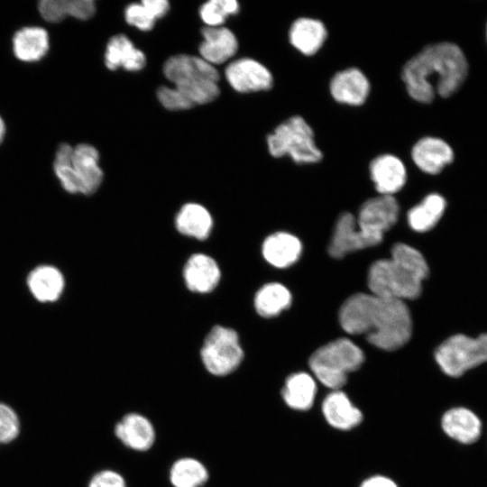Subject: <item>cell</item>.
<instances>
[{
	"mask_svg": "<svg viewBox=\"0 0 487 487\" xmlns=\"http://www.w3.org/2000/svg\"><path fill=\"white\" fill-rule=\"evenodd\" d=\"M239 12V4L235 0H211L201 5L199 14L209 27L220 26L231 14Z\"/></svg>",
	"mask_w": 487,
	"mask_h": 487,
	"instance_id": "e575fe53",
	"label": "cell"
},
{
	"mask_svg": "<svg viewBox=\"0 0 487 487\" xmlns=\"http://www.w3.org/2000/svg\"><path fill=\"white\" fill-rule=\"evenodd\" d=\"M165 77L175 86L197 80H219L218 71L201 57L179 54L170 57L163 66Z\"/></svg>",
	"mask_w": 487,
	"mask_h": 487,
	"instance_id": "4fadbf2b",
	"label": "cell"
},
{
	"mask_svg": "<svg viewBox=\"0 0 487 487\" xmlns=\"http://www.w3.org/2000/svg\"><path fill=\"white\" fill-rule=\"evenodd\" d=\"M439 427L447 439L464 446L475 445L484 433V424L479 415L462 405L453 406L443 411Z\"/></svg>",
	"mask_w": 487,
	"mask_h": 487,
	"instance_id": "9c48e42d",
	"label": "cell"
},
{
	"mask_svg": "<svg viewBox=\"0 0 487 487\" xmlns=\"http://www.w3.org/2000/svg\"><path fill=\"white\" fill-rule=\"evenodd\" d=\"M88 487H127V483L120 473L111 469H105L99 471L91 478Z\"/></svg>",
	"mask_w": 487,
	"mask_h": 487,
	"instance_id": "74e56055",
	"label": "cell"
},
{
	"mask_svg": "<svg viewBox=\"0 0 487 487\" xmlns=\"http://www.w3.org/2000/svg\"><path fill=\"white\" fill-rule=\"evenodd\" d=\"M468 62L462 49L453 42L429 44L403 66L401 79L409 96L422 103H431L436 94L449 97L466 79Z\"/></svg>",
	"mask_w": 487,
	"mask_h": 487,
	"instance_id": "7a4b0ae2",
	"label": "cell"
},
{
	"mask_svg": "<svg viewBox=\"0 0 487 487\" xmlns=\"http://www.w3.org/2000/svg\"><path fill=\"white\" fill-rule=\"evenodd\" d=\"M302 251L300 241L294 235L278 232L268 236L262 244V255L272 266L289 267L298 261Z\"/></svg>",
	"mask_w": 487,
	"mask_h": 487,
	"instance_id": "7402d4cb",
	"label": "cell"
},
{
	"mask_svg": "<svg viewBox=\"0 0 487 487\" xmlns=\"http://www.w3.org/2000/svg\"><path fill=\"white\" fill-rule=\"evenodd\" d=\"M446 206V199L441 195L437 193L427 195L408 212L409 226L417 232L432 229L443 216Z\"/></svg>",
	"mask_w": 487,
	"mask_h": 487,
	"instance_id": "f546056e",
	"label": "cell"
},
{
	"mask_svg": "<svg viewBox=\"0 0 487 487\" xmlns=\"http://www.w3.org/2000/svg\"><path fill=\"white\" fill-rule=\"evenodd\" d=\"M201 32L204 41L199 45V53L211 65L221 64L236 53L238 41L229 29L207 26Z\"/></svg>",
	"mask_w": 487,
	"mask_h": 487,
	"instance_id": "ac0fdd59",
	"label": "cell"
},
{
	"mask_svg": "<svg viewBox=\"0 0 487 487\" xmlns=\"http://www.w3.org/2000/svg\"><path fill=\"white\" fill-rule=\"evenodd\" d=\"M192 105H203L213 101L219 95L217 82L197 80L175 86Z\"/></svg>",
	"mask_w": 487,
	"mask_h": 487,
	"instance_id": "836d02e7",
	"label": "cell"
},
{
	"mask_svg": "<svg viewBox=\"0 0 487 487\" xmlns=\"http://www.w3.org/2000/svg\"><path fill=\"white\" fill-rule=\"evenodd\" d=\"M38 10L47 22L59 23L67 16L87 20L94 15L96 5L92 0H42Z\"/></svg>",
	"mask_w": 487,
	"mask_h": 487,
	"instance_id": "4316f807",
	"label": "cell"
},
{
	"mask_svg": "<svg viewBox=\"0 0 487 487\" xmlns=\"http://www.w3.org/2000/svg\"><path fill=\"white\" fill-rule=\"evenodd\" d=\"M170 9L166 0H143L140 4H131L124 11L126 22L139 30L153 28L156 19L164 16Z\"/></svg>",
	"mask_w": 487,
	"mask_h": 487,
	"instance_id": "1f68e13d",
	"label": "cell"
},
{
	"mask_svg": "<svg viewBox=\"0 0 487 487\" xmlns=\"http://www.w3.org/2000/svg\"><path fill=\"white\" fill-rule=\"evenodd\" d=\"M73 147L61 143L55 154L53 170L62 188L69 193H78V181L72 166Z\"/></svg>",
	"mask_w": 487,
	"mask_h": 487,
	"instance_id": "d6a6232c",
	"label": "cell"
},
{
	"mask_svg": "<svg viewBox=\"0 0 487 487\" xmlns=\"http://www.w3.org/2000/svg\"><path fill=\"white\" fill-rule=\"evenodd\" d=\"M435 360L446 376L460 379L487 363V334L477 337L452 335L436 348Z\"/></svg>",
	"mask_w": 487,
	"mask_h": 487,
	"instance_id": "8992f818",
	"label": "cell"
},
{
	"mask_svg": "<svg viewBox=\"0 0 487 487\" xmlns=\"http://www.w3.org/2000/svg\"><path fill=\"white\" fill-rule=\"evenodd\" d=\"M267 144L271 156L289 155L296 163H317L323 158L313 129L300 115H293L280 124L267 136Z\"/></svg>",
	"mask_w": 487,
	"mask_h": 487,
	"instance_id": "5b68a950",
	"label": "cell"
},
{
	"mask_svg": "<svg viewBox=\"0 0 487 487\" xmlns=\"http://www.w3.org/2000/svg\"><path fill=\"white\" fill-rule=\"evenodd\" d=\"M363 351L351 340L338 338L318 349L309 358V367L326 387L336 391L346 382L347 374L363 363Z\"/></svg>",
	"mask_w": 487,
	"mask_h": 487,
	"instance_id": "277c9868",
	"label": "cell"
},
{
	"mask_svg": "<svg viewBox=\"0 0 487 487\" xmlns=\"http://www.w3.org/2000/svg\"><path fill=\"white\" fill-rule=\"evenodd\" d=\"M411 158L420 170L435 175L453 162L455 153L453 148L443 139L426 136L413 145Z\"/></svg>",
	"mask_w": 487,
	"mask_h": 487,
	"instance_id": "5bb4252c",
	"label": "cell"
},
{
	"mask_svg": "<svg viewBox=\"0 0 487 487\" xmlns=\"http://www.w3.org/2000/svg\"><path fill=\"white\" fill-rule=\"evenodd\" d=\"M208 479L207 466L195 457H180L173 462L169 470L172 487H203Z\"/></svg>",
	"mask_w": 487,
	"mask_h": 487,
	"instance_id": "f1b7e54d",
	"label": "cell"
},
{
	"mask_svg": "<svg viewBox=\"0 0 487 487\" xmlns=\"http://www.w3.org/2000/svg\"><path fill=\"white\" fill-rule=\"evenodd\" d=\"M225 78L231 87L241 93L265 91L273 85L271 71L250 58L239 59L229 64L225 69Z\"/></svg>",
	"mask_w": 487,
	"mask_h": 487,
	"instance_id": "30bf717a",
	"label": "cell"
},
{
	"mask_svg": "<svg viewBox=\"0 0 487 487\" xmlns=\"http://www.w3.org/2000/svg\"><path fill=\"white\" fill-rule=\"evenodd\" d=\"M115 435L125 447L136 452L150 450L156 440L152 422L137 412L124 415L115 426Z\"/></svg>",
	"mask_w": 487,
	"mask_h": 487,
	"instance_id": "8fae6325",
	"label": "cell"
},
{
	"mask_svg": "<svg viewBox=\"0 0 487 487\" xmlns=\"http://www.w3.org/2000/svg\"><path fill=\"white\" fill-rule=\"evenodd\" d=\"M369 171L380 195L393 196L404 187L407 180L403 161L390 153L375 157L370 163Z\"/></svg>",
	"mask_w": 487,
	"mask_h": 487,
	"instance_id": "9a60e30c",
	"label": "cell"
},
{
	"mask_svg": "<svg viewBox=\"0 0 487 487\" xmlns=\"http://www.w3.org/2000/svg\"><path fill=\"white\" fill-rule=\"evenodd\" d=\"M364 248L368 246L357 229L355 217L351 213H343L334 230L328 247L329 254L339 259L351 252Z\"/></svg>",
	"mask_w": 487,
	"mask_h": 487,
	"instance_id": "cb8c5ba5",
	"label": "cell"
},
{
	"mask_svg": "<svg viewBox=\"0 0 487 487\" xmlns=\"http://www.w3.org/2000/svg\"><path fill=\"white\" fill-rule=\"evenodd\" d=\"M221 272L216 262L203 253L193 254L183 270L185 283L190 290L207 293L219 282Z\"/></svg>",
	"mask_w": 487,
	"mask_h": 487,
	"instance_id": "e0dca14e",
	"label": "cell"
},
{
	"mask_svg": "<svg viewBox=\"0 0 487 487\" xmlns=\"http://www.w3.org/2000/svg\"><path fill=\"white\" fill-rule=\"evenodd\" d=\"M291 304L289 290L280 283L271 282L262 286L254 298L257 313L264 317L279 315Z\"/></svg>",
	"mask_w": 487,
	"mask_h": 487,
	"instance_id": "4dcf8cb0",
	"label": "cell"
},
{
	"mask_svg": "<svg viewBox=\"0 0 487 487\" xmlns=\"http://www.w3.org/2000/svg\"><path fill=\"white\" fill-rule=\"evenodd\" d=\"M322 413L331 427L340 430H349L363 420L362 411L339 390L331 391L324 399Z\"/></svg>",
	"mask_w": 487,
	"mask_h": 487,
	"instance_id": "ffe728a7",
	"label": "cell"
},
{
	"mask_svg": "<svg viewBox=\"0 0 487 487\" xmlns=\"http://www.w3.org/2000/svg\"><path fill=\"white\" fill-rule=\"evenodd\" d=\"M428 275V266L420 252L405 244H396L389 259L375 261L368 271V286L372 294L404 301L419 297L422 281Z\"/></svg>",
	"mask_w": 487,
	"mask_h": 487,
	"instance_id": "3957f363",
	"label": "cell"
},
{
	"mask_svg": "<svg viewBox=\"0 0 487 487\" xmlns=\"http://www.w3.org/2000/svg\"><path fill=\"white\" fill-rule=\"evenodd\" d=\"M200 355L209 373L225 376L239 367L244 359V351L234 329L216 326L207 335Z\"/></svg>",
	"mask_w": 487,
	"mask_h": 487,
	"instance_id": "52a82bcc",
	"label": "cell"
},
{
	"mask_svg": "<svg viewBox=\"0 0 487 487\" xmlns=\"http://www.w3.org/2000/svg\"><path fill=\"white\" fill-rule=\"evenodd\" d=\"M342 328L350 335H364L372 345L394 351L408 343L412 321L406 303L373 294L356 293L339 310Z\"/></svg>",
	"mask_w": 487,
	"mask_h": 487,
	"instance_id": "6da1fadb",
	"label": "cell"
},
{
	"mask_svg": "<svg viewBox=\"0 0 487 487\" xmlns=\"http://www.w3.org/2000/svg\"><path fill=\"white\" fill-rule=\"evenodd\" d=\"M175 224L180 234L203 240L209 235L213 220L210 213L203 206L188 203L180 208Z\"/></svg>",
	"mask_w": 487,
	"mask_h": 487,
	"instance_id": "83f0119b",
	"label": "cell"
},
{
	"mask_svg": "<svg viewBox=\"0 0 487 487\" xmlns=\"http://www.w3.org/2000/svg\"><path fill=\"white\" fill-rule=\"evenodd\" d=\"M326 37L325 24L320 20L310 17L296 19L289 31L290 44L306 56L316 54L324 45Z\"/></svg>",
	"mask_w": 487,
	"mask_h": 487,
	"instance_id": "d6986e66",
	"label": "cell"
},
{
	"mask_svg": "<svg viewBox=\"0 0 487 487\" xmlns=\"http://www.w3.org/2000/svg\"><path fill=\"white\" fill-rule=\"evenodd\" d=\"M98 161L99 154L94 146L81 143L73 147L72 166L78 181V193L91 195L99 188L103 171Z\"/></svg>",
	"mask_w": 487,
	"mask_h": 487,
	"instance_id": "2e32d148",
	"label": "cell"
},
{
	"mask_svg": "<svg viewBox=\"0 0 487 487\" xmlns=\"http://www.w3.org/2000/svg\"><path fill=\"white\" fill-rule=\"evenodd\" d=\"M19 419L14 410L0 403V444L14 440L19 433Z\"/></svg>",
	"mask_w": 487,
	"mask_h": 487,
	"instance_id": "d590c367",
	"label": "cell"
},
{
	"mask_svg": "<svg viewBox=\"0 0 487 487\" xmlns=\"http://www.w3.org/2000/svg\"><path fill=\"white\" fill-rule=\"evenodd\" d=\"M484 427H485V430H486V432H487V422H486V424L484 425Z\"/></svg>",
	"mask_w": 487,
	"mask_h": 487,
	"instance_id": "60d3db41",
	"label": "cell"
},
{
	"mask_svg": "<svg viewBox=\"0 0 487 487\" xmlns=\"http://www.w3.org/2000/svg\"><path fill=\"white\" fill-rule=\"evenodd\" d=\"M157 96L161 104L169 110H186L193 106L176 87L162 86L158 89Z\"/></svg>",
	"mask_w": 487,
	"mask_h": 487,
	"instance_id": "8d00e7d4",
	"label": "cell"
},
{
	"mask_svg": "<svg viewBox=\"0 0 487 487\" xmlns=\"http://www.w3.org/2000/svg\"><path fill=\"white\" fill-rule=\"evenodd\" d=\"M360 487H398V485L386 476L374 475L363 481Z\"/></svg>",
	"mask_w": 487,
	"mask_h": 487,
	"instance_id": "f35d334b",
	"label": "cell"
},
{
	"mask_svg": "<svg viewBox=\"0 0 487 487\" xmlns=\"http://www.w3.org/2000/svg\"><path fill=\"white\" fill-rule=\"evenodd\" d=\"M486 39H487V27H486Z\"/></svg>",
	"mask_w": 487,
	"mask_h": 487,
	"instance_id": "b9f144b4",
	"label": "cell"
},
{
	"mask_svg": "<svg viewBox=\"0 0 487 487\" xmlns=\"http://www.w3.org/2000/svg\"><path fill=\"white\" fill-rule=\"evenodd\" d=\"M371 85L364 73L357 68L336 72L329 83L332 97L340 104L359 106L367 99Z\"/></svg>",
	"mask_w": 487,
	"mask_h": 487,
	"instance_id": "7c38bea8",
	"label": "cell"
},
{
	"mask_svg": "<svg viewBox=\"0 0 487 487\" xmlns=\"http://www.w3.org/2000/svg\"><path fill=\"white\" fill-rule=\"evenodd\" d=\"M400 212L393 196L380 195L366 200L360 207L356 226L368 247L381 243L383 234L397 222Z\"/></svg>",
	"mask_w": 487,
	"mask_h": 487,
	"instance_id": "ba28073f",
	"label": "cell"
},
{
	"mask_svg": "<svg viewBox=\"0 0 487 487\" xmlns=\"http://www.w3.org/2000/svg\"><path fill=\"white\" fill-rule=\"evenodd\" d=\"M15 57L25 62H33L45 56L49 50V35L41 27H24L13 38Z\"/></svg>",
	"mask_w": 487,
	"mask_h": 487,
	"instance_id": "d4e9b609",
	"label": "cell"
},
{
	"mask_svg": "<svg viewBox=\"0 0 487 487\" xmlns=\"http://www.w3.org/2000/svg\"><path fill=\"white\" fill-rule=\"evenodd\" d=\"M5 125L2 117L0 116V143L2 142L5 137Z\"/></svg>",
	"mask_w": 487,
	"mask_h": 487,
	"instance_id": "ab89813d",
	"label": "cell"
},
{
	"mask_svg": "<svg viewBox=\"0 0 487 487\" xmlns=\"http://www.w3.org/2000/svg\"><path fill=\"white\" fill-rule=\"evenodd\" d=\"M145 61L144 53L136 49L125 35H115L107 42L105 52L107 69L115 70L122 67L128 71H138L145 66Z\"/></svg>",
	"mask_w": 487,
	"mask_h": 487,
	"instance_id": "44dd1931",
	"label": "cell"
},
{
	"mask_svg": "<svg viewBox=\"0 0 487 487\" xmlns=\"http://www.w3.org/2000/svg\"><path fill=\"white\" fill-rule=\"evenodd\" d=\"M27 284L32 296L44 303L56 301L60 297L65 280L59 269L51 265H41L30 272Z\"/></svg>",
	"mask_w": 487,
	"mask_h": 487,
	"instance_id": "603a6c76",
	"label": "cell"
},
{
	"mask_svg": "<svg viewBox=\"0 0 487 487\" xmlns=\"http://www.w3.org/2000/svg\"><path fill=\"white\" fill-rule=\"evenodd\" d=\"M317 384L313 377L307 372L290 374L281 390L284 402L291 409L300 411L309 409L315 400Z\"/></svg>",
	"mask_w": 487,
	"mask_h": 487,
	"instance_id": "484cf974",
	"label": "cell"
}]
</instances>
